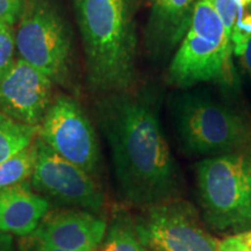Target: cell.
Listing matches in <instances>:
<instances>
[{"instance_id": "obj_1", "label": "cell", "mask_w": 251, "mask_h": 251, "mask_svg": "<svg viewBox=\"0 0 251 251\" xmlns=\"http://www.w3.org/2000/svg\"><path fill=\"white\" fill-rule=\"evenodd\" d=\"M97 118L126 202L144 209L179 198L181 177L163 131L155 94L130 90L105 94L97 105Z\"/></svg>"}, {"instance_id": "obj_2", "label": "cell", "mask_w": 251, "mask_h": 251, "mask_svg": "<svg viewBox=\"0 0 251 251\" xmlns=\"http://www.w3.org/2000/svg\"><path fill=\"white\" fill-rule=\"evenodd\" d=\"M93 92L130 90L136 80L137 35L130 0H72Z\"/></svg>"}, {"instance_id": "obj_3", "label": "cell", "mask_w": 251, "mask_h": 251, "mask_svg": "<svg viewBox=\"0 0 251 251\" xmlns=\"http://www.w3.org/2000/svg\"><path fill=\"white\" fill-rule=\"evenodd\" d=\"M203 222L219 234L251 230V146L196 164Z\"/></svg>"}, {"instance_id": "obj_4", "label": "cell", "mask_w": 251, "mask_h": 251, "mask_svg": "<svg viewBox=\"0 0 251 251\" xmlns=\"http://www.w3.org/2000/svg\"><path fill=\"white\" fill-rule=\"evenodd\" d=\"M233 47L209 0H198L188 29L168 71V81L188 89L205 81L233 86Z\"/></svg>"}, {"instance_id": "obj_5", "label": "cell", "mask_w": 251, "mask_h": 251, "mask_svg": "<svg viewBox=\"0 0 251 251\" xmlns=\"http://www.w3.org/2000/svg\"><path fill=\"white\" fill-rule=\"evenodd\" d=\"M174 117L188 155L207 158L251 146V119L209 97L183 93L174 102Z\"/></svg>"}, {"instance_id": "obj_6", "label": "cell", "mask_w": 251, "mask_h": 251, "mask_svg": "<svg viewBox=\"0 0 251 251\" xmlns=\"http://www.w3.org/2000/svg\"><path fill=\"white\" fill-rule=\"evenodd\" d=\"M19 58L64 85L71 75V31L52 0H23L15 24Z\"/></svg>"}, {"instance_id": "obj_7", "label": "cell", "mask_w": 251, "mask_h": 251, "mask_svg": "<svg viewBox=\"0 0 251 251\" xmlns=\"http://www.w3.org/2000/svg\"><path fill=\"white\" fill-rule=\"evenodd\" d=\"M136 226L150 251H219L198 209L180 198L144 208Z\"/></svg>"}, {"instance_id": "obj_8", "label": "cell", "mask_w": 251, "mask_h": 251, "mask_svg": "<svg viewBox=\"0 0 251 251\" xmlns=\"http://www.w3.org/2000/svg\"><path fill=\"white\" fill-rule=\"evenodd\" d=\"M37 136L59 156L89 175L99 169L98 136L85 111L71 97L59 96L52 100L39 126Z\"/></svg>"}, {"instance_id": "obj_9", "label": "cell", "mask_w": 251, "mask_h": 251, "mask_svg": "<svg viewBox=\"0 0 251 251\" xmlns=\"http://www.w3.org/2000/svg\"><path fill=\"white\" fill-rule=\"evenodd\" d=\"M34 190L71 208L99 214L103 194L99 185L77 165L55 152L37 136V159L30 177Z\"/></svg>"}, {"instance_id": "obj_10", "label": "cell", "mask_w": 251, "mask_h": 251, "mask_svg": "<svg viewBox=\"0 0 251 251\" xmlns=\"http://www.w3.org/2000/svg\"><path fill=\"white\" fill-rule=\"evenodd\" d=\"M54 81L24 59H15L0 80V111L21 124L39 127L52 102Z\"/></svg>"}, {"instance_id": "obj_11", "label": "cell", "mask_w": 251, "mask_h": 251, "mask_svg": "<svg viewBox=\"0 0 251 251\" xmlns=\"http://www.w3.org/2000/svg\"><path fill=\"white\" fill-rule=\"evenodd\" d=\"M106 230L107 224L101 216L70 208L47 214L31 235L65 251H94L102 243Z\"/></svg>"}, {"instance_id": "obj_12", "label": "cell", "mask_w": 251, "mask_h": 251, "mask_svg": "<svg viewBox=\"0 0 251 251\" xmlns=\"http://www.w3.org/2000/svg\"><path fill=\"white\" fill-rule=\"evenodd\" d=\"M198 0H152L147 46L156 56L169 54L186 34Z\"/></svg>"}, {"instance_id": "obj_13", "label": "cell", "mask_w": 251, "mask_h": 251, "mask_svg": "<svg viewBox=\"0 0 251 251\" xmlns=\"http://www.w3.org/2000/svg\"><path fill=\"white\" fill-rule=\"evenodd\" d=\"M50 202L34 192L27 181L0 191V230L18 236L30 235L48 214Z\"/></svg>"}, {"instance_id": "obj_14", "label": "cell", "mask_w": 251, "mask_h": 251, "mask_svg": "<svg viewBox=\"0 0 251 251\" xmlns=\"http://www.w3.org/2000/svg\"><path fill=\"white\" fill-rule=\"evenodd\" d=\"M101 244V251H150L141 238L136 220L124 214L113 219Z\"/></svg>"}, {"instance_id": "obj_15", "label": "cell", "mask_w": 251, "mask_h": 251, "mask_svg": "<svg viewBox=\"0 0 251 251\" xmlns=\"http://www.w3.org/2000/svg\"><path fill=\"white\" fill-rule=\"evenodd\" d=\"M39 127L21 124L0 111V163L36 140Z\"/></svg>"}, {"instance_id": "obj_16", "label": "cell", "mask_w": 251, "mask_h": 251, "mask_svg": "<svg viewBox=\"0 0 251 251\" xmlns=\"http://www.w3.org/2000/svg\"><path fill=\"white\" fill-rule=\"evenodd\" d=\"M37 159V137L26 148L0 163V191L29 179Z\"/></svg>"}, {"instance_id": "obj_17", "label": "cell", "mask_w": 251, "mask_h": 251, "mask_svg": "<svg viewBox=\"0 0 251 251\" xmlns=\"http://www.w3.org/2000/svg\"><path fill=\"white\" fill-rule=\"evenodd\" d=\"M15 25L0 24V80L14 64Z\"/></svg>"}, {"instance_id": "obj_18", "label": "cell", "mask_w": 251, "mask_h": 251, "mask_svg": "<svg viewBox=\"0 0 251 251\" xmlns=\"http://www.w3.org/2000/svg\"><path fill=\"white\" fill-rule=\"evenodd\" d=\"M219 251H251V230L225 236L219 241Z\"/></svg>"}, {"instance_id": "obj_19", "label": "cell", "mask_w": 251, "mask_h": 251, "mask_svg": "<svg viewBox=\"0 0 251 251\" xmlns=\"http://www.w3.org/2000/svg\"><path fill=\"white\" fill-rule=\"evenodd\" d=\"M23 0H0V24L15 25Z\"/></svg>"}, {"instance_id": "obj_20", "label": "cell", "mask_w": 251, "mask_h": 251, "mask_svg": "<svg viewBox=\"0 0 251 251\" xmlns=\"http://www.w3.org/2000/svg\"><path fill=\"white\" fill-rule=\"evenodd\" d=\"M20 248L23 251H65L37 240L31 234L23 237L20 242Z\"/></svg>"}, {"instance_id": "obj_21", "label": "cell", "mask_w": 251, "mask_h": 251, "mask_svg": "<svg viewBox=\"0 0 251 251\" xmlns=\"http://www.w3.org/2000/svg\"><path fill=\"white\" fill-rule=\"evenodd\" d=\"M0 251H17L11 234L0 230Z\"/></svg>"}, {"instance_id": "obj_22", "label": "cell", "mask_w": 251, "mask_h": 251, "mask_svg": "<svg viewBox=\"0 0 251 251\" xmlns=\"http://www.w3.org/2000/svg\"><path fill=\"white\" fill-rule=\"evenodd\" d=\"M241 57H242V64L248 74L251 76V36L250 39L247 41L246 47H244L242 54H241Z\"/></svg>"}]
</instances>
